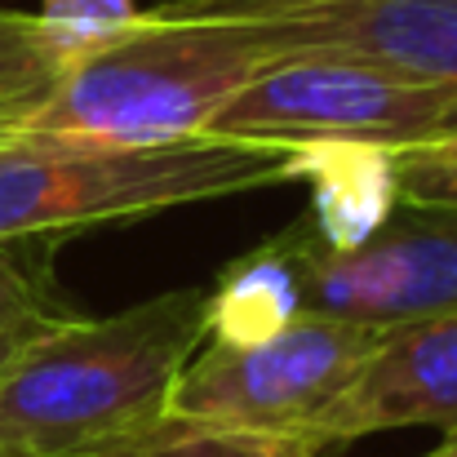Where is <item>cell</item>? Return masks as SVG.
Wrapping results in <instances>:
<instances>
[{"label":"cell","instance_id":"6da1fadb","mask_svg":"<svg viewBox=\"0 0 457 457\" xmlns=\"http://www.w3.org/2000/svg\"><path fill=\"white\" fill-rule=\"evenodd\" d=\"M209 337V289L187 285L112 315H58L0 369V457H103L169 413Z\"/></svg>","mask_w":457,"mask_h":457},{"label":"cell","instance_id":"7a4b0ae2","mask_svg":"<svg viewBox=\"0 0 457 457\" xmlns=\"http://www.w3.org/2000/svg\"><path fill=\"white\" fill-rule=\"evenodd\" d=\"M271 58L276 49L253 18L143 9L112 40L67 58L18 134L103 147L204 138Z\"/></svg>","mask_w":457,"mask_h":457},{"label":"cell","instance_id":"3957f363","mask_svg":"<svg viewBox=\"0 0 457 457\" xmlns=\"http://www.w3.org/2000/svg\"><path fill=\"white\" fill-rule=\"evenodd\" d=\"M289 152L285 143L213 134L164 147L9 134L0 138V249L285 187L294 182Z\"/></svg>","mask_w":457,"mask_h":457},{"label":"cell","instance_id":"277c9868","mask_svg":"<svg viewBox=\"0 0 457 457\" xmlns=\"http://www.w3.org/2000/svg\"><path fill=\"white\" fill-rule=\"evenodd\" d=\"M249 143H373L413 147L457 134V94L342 49H289L262 62L209 125Z\"/></svg>","mask_w":457,"mask_h":457},{"label":"cell","instance_id":"5b68a950","mask_svg":"<svg viewBox=\"0 0 457 457\" xmlns=\"http://www.w3.org/2000/svg\"><path fill=\"white\" fill-rule=\"evenodd\" d=\"M303 315L395 333L457 311V204L400 200L360 245H324L298 218L276 231Z\"/></svg>","mask_w":457,"mask_h":457},{"label":"cell","instance_id":"8992f818","mask_svg":"<svg viewBox=\"0 0 457 457\" xmlns=\"http://www.w3.org/2000/svg\"><path fill=\"white\" fill-rule=\"evenodd\" d=\"M386 333L298 315L262 342H209L187 360L169 391L173 418L240 427V431H306L337 404Z\"/></svg>","mask_w":457,"mask_h":457},{"label":"cell","instance_id":"52a82bcc","mask_svg":"<svg viewBox=\"0 0 457 457\" xmlns=\"http://www.w3.org/2000/svg\"><path fill=\"white\" fill-rule=\"evenodd\" d=\"M245 18L276 54L342 49L457 94V0H298Z\"/></svg>","mask_w":457,"mask_h":457},{"label":"cell","instance_id":"ba28073f","mask_svg":"<svg viewBox=\"0 0 457 457\" xmlns=\"http://www.w3.org/2000/svg\"><path fill=\"white\" fill-rule=\"evenodd\" d=\"M457 431V311L386 333L337 404L315 422L324 449L378 431Z\"/></svg>","mask_w":457,"mask_h":457},{"label":"cell","instance_id":"9c48e42d","mask_svg":"<svg viewBox=\"0 0 457 457\" xmlns=\"http://www.w3.org/2000/svg\"><path fill=\"white\" fill-rule=\"evenodd\" d=\"M289 178L311 182V227L324 245H360L400 204L391 147L373 143H303L289 152Z\"/></svg>","mask_w":457,"mask_h":457},{"label":"cell","instance_id":"30bf717a","mask_svg":"<svg viewBox=\"0 0 457 457\" xmlns=\"http://www.w3.org/2000/svg\"><path fill=\"white\" fill-rule=\"evenodd\" d=\"M303 315L294 267L276 236H267L258 249L222 267L218 285H209V342H262L280 328H289Z\"/></svg>","mask_w":457,"mask_h":457},{"label":"cell","instance_id":"8fae6325","mask_svg":"<svg viewBox=\"0 0 457 457\" xmlns=\"http://www.w3.org/2000/svg\"><path fill=\"white\" fill-rule=\"evenodd\" d=\"M324 445L306 431H240L164 413L143 436L103 457H320Z\"/></svg>","mask_w":457,"mask_h":457},{"label":"cell","instance_id":"7c38bea8","mask_svg":"<svg viewBox=\"0 0 457 457\" xmlns=\"http://www.w3.org/2000/svg\"><path fill=\"white\" fill-rule=\"evenodd\" d=\"M58 54L40 36L36 13L0 9V138L18 134L58 76Z\"/></svg>","mask_w":457,"mask_h":457},{"label":"cell","instance_id":"4fadbf2b","mask_svg":"<svg viewBox=\"0 0 457 457\" xmlns=\"http://www.w3.org/2000/svg\"><path fill=\"white\" fill-rule=\"evenodd\" d=\"M138 0H40L36 22L40 36L49 40V49L58 54V62L112 40L116 31H125L138 18Z\"/></svg>","mask_w":457,"mask_h":457},{"label":"cell","instance_id":"5bb4252c","mask_svg":"<svg viewBox=\"0 0 457 457\" xmlns=\"http://www.w3.org/2000/svg\"><path fill=\"white\" fill-rule=\"evenodd\" d=\"M400 200L413 204H457V134H440L413 147H395Z\"/></svg>","mask_w":457,"mask_h":457},{"label":"cell","instance_id":"9a60e30c","mask_svg":"<svg viewBox=\"0 0 457 457\" xmlns=\"http://www.w3.org/2000/svg\"><path fill=\"white\" fill-rule=\"evenodd\" d=\"M58 315H67V311H54L49 298H31V303L4 306V311H0V369L9 364L49 320H58Z\"/></svg>","mask_w":457,"mask_h":457},{"label":"cell","instance_id":"2e32d148","mask_svg":"<svg viewBox=\"0 0 457 457\" xmlns=\"http://www.w3.org/2000/svg\"><path fill=\"white\" fill-rule=\"evenodd\" d=\"M280 4H298V0H169V9L178 13H267V9H280Z\"/></svg>","mask_w":457,"mask_h":457},{"label":"cell","instance_id":"e0dca14e","mask_svg":"<svg viewBox=\"0 0 457 457\" xmlns=\"http://www.w3.org/2000/svg\"><path fill=\"white\" fill-rule=\"evenodd\" d=\"M31 298H40V294H36L27 280H18V276H9V271L0 276V311H4V306H18V303H31Z\"/></svg>","mask_w":457,"mask_h":457},{"label":"cell","instance_id":"ac0fdd59","mask_svg":"<svg viewBox=\"0 0 457 457\" xmlns=\"http://www.w3.org/2000/svg\"><path fill=\"white\" fill-rule=\"evenodd\" d=\"M422 457H457V431H445V440H440L431 453H422Z\"/></svg>","mask_w":457,"mask_h":457}]
</instances>
